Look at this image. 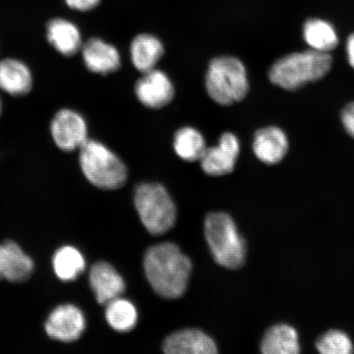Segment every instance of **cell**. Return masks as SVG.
<instances>
[{"instance_id": "6da1fadb", "label": "cell", "mask_w": 354, "mask_h": 354, "mask_svg": "<svg viewBox=\"0 0 354 354\" xmlns=\"http://www.w3.org/2000/svg\"><path fill=\"white\" fill-rule=\"evenodd\" d=\"M146 277L158 295L178 299L187 291L192 263L174 243L150 247L144 259Z\"/></svg>"}, {"instance_id": "7a4b0ae2", "label": "cell", "mask_w": 354, "mask_h": 354, "mask_svg": "<svg viewBox=\"0 0 354 354\" xmlns=\"http://www.w3.org/2000/svg\"><path fill=\"white\" fill-rule=\"evenodd\" d=\"M332 64L330 53L313 50L293 53L275 62L270 68L269 79L284 90L295 91L326 77Z\"/></svg>"}, {"instance_id": "3957f363", "label": "cell", "mask_w": 354, "mask_h": 354, "mask_svg": "<svg viewBox=\"0 0 354 354\" xmlns=\"http://www.w3.org/2000/svg\"><path fill=\"white\" fill-rule=\"evenodd\" d=\"M205 87L210 98L220 105L242 101L250 88L245 65L234 57H216L207 68Z\"/></svg>"}, {"instance_id": "277c9868", "label": "cell", "mask_w": 354, "mask_h": 354, "mask_svg": "<svg viewBox=\"0 0 354 354\" xmlns=\"http://www.w3.org/2000/svg\"><path fill=\"white\" fill-rule=\"evenodd\" d=\"M79 161L84 175L96 187L114 190L127 183L125 163L100 141L88 140L80 149Z\"/></svg>"}, {"instance_id": "5b68a950", "label": "cell", "mask_w": 354, "mask_h": 354, "mask_svg": "<svg viewBox=\"0 0 354 354\" xmlns=\"http://www.w3.org/2000/svg\"><path fill=\"white\" fill-rule=\"evenodd\" d=\"M205 234L216 263L227 269L242 267L245 262L246 243L231 216L221 212L207 215Z\"/></svg>"}, {"instance_id": "8992f818", "label": "cell", "mask_w": 354, "mask_h": 354, "mask_svg": "<svg viewBox=\"0 0 354 354\" xmlns=\"http://www.w3.org/2000/svg\"><path fill=\"white\" fill-rule=\"evenodd\" d=\"M134 203L141 223L153 236H161L174 227L176 207L165 187L142 183L135 190Z\"/></svg>"}, {"instance_id": "52a82bcc", "label": "cell", "mask_w": 354, "mask_h": 354, "mask_svg": "<svg viewBox=\"0 0 354 354\" xmlns=\"http://www.w3.org/2000/svg\"><path fill=\"white\" fill-rule=\"evenodd\" d=\"M50 132L55 145L64 152L81 149L88 140L85 119L73 109H62L55 114Z\"/></svg>"}, {"instance_id": "ba28073f", "label": "cell", "mask_w": 354, "mask_h": 354, "mask_svg": "<svg viewBox=\"0 0 354 354\" xmlns=\"http://www.w3.org/2000/svg\"><path fill=\"white\" fill-rule=\"evenodd\" d=\"M86 327V317L82 310L73 304H64L50 313L44 329L52 339L70 343L81 338Z\"/></svg>"}, {"instance_id": "9c48e42d", "label": "cell", "mask_w": 354, "mask_h": 354, "mask_svg": "<svg viewBox=\"0 0 354 354\" xmlns=\"http://www.w3.org/2000/svg\"><path fill=\"white\" fill-rule=\"evenodd\" d=\"M240 151V141L237 137L231 132L224 133L220 137L218 145L207 148L199 162L207 175H227L234 171Z\"/></svg>"}, {"instance_id": "30bf717a", "label": "cell", "mask_w": 354, "mask_h": 354, "mask_svg": "<svg viewBox=\"0 0 354 354\" xmlns=\"http://www.w3.org/2000/svg\"><path fill=\"white\" fill-rule=\"evenodd\" d=\"M137 99L145 107L161 109L169 104L175 95V88L167 75L154 68L143 73L135 86Z\"/></svg>"}, {"instance_id": "8fae6325", "label": "cell", "mask_w": 354, "mask_h": 354, "mask_svg": "<svg viewBox=\"0 0 354 354\" xmlns=\"http://www.w3.org/2000/svg\"><path fill=\"white\" fill-rule=\"evenodd\" d=\"M88 281L97 302L106 305L121 297L126 290L125 281L116 269L107 262H97L91 269Z\"/></svg>"}, {"instance_id": "7c38bea8", "label": "cell", "mask_w": 354, "mask_h": 354, "mask_svg": "<svg viewBox=\"0 0 354 354\" xmlns=\"http://www.w3.org/2000/svg\"><path fill=\"white\" fill-rule=\"evenodd\" d=\"M82 59L91 73L108 75L121 66V56L112 44L99 38H92L82 46Z\"/></svg>"}, {"instance_id": "4fadbf2b", "label": "cell", "mask_w": 354, "mask_h": 354, "mask_svg": "<svg viewBox=\"0 0 354 354\" xmlns=\"http://www.w3.org/2000/svg\"><path fill=\"white\" fill-rule=\"evenodd\" d=\"M163 351L167 354H214L218 348L210 336L197 329L174 332L163 343Z\"/></svg>"}, {"instance_id": "5bb4252c", "label": "cell", "mask_w": 354, "mask_h": 354, "mask_svg": "<svg viewBox=\"0 0 354 354\" xmlns=\"http://www.w3.org/2000/svg\"><path fill=\"white\" fill-rule=\"evenodd\" d=\"M34 263L16 243L0 245V280L24 282L32 276Z\"/></svg>"}, {"instance_id": "9a60e30c", "label": "cell", "mask_w": 354, "mask_h": 354, "mask_svg": "<svg viewBox=\"0 0 354 354\" xmlns=\"http://www.w3.org/2000/svg\"><path fill=\"white\" fill-rule=\"evenodd\" d=\"M289 149L286 133L277 127H268L257 131L253 150L256 157L266 165H277L285 158Z\"/></svg>"}, {"instance_id": "2e32d148", "label": "cell", "mask_w": 354, "mask_h": 354, "mask_svg": "<svg viewBox=\"0 0 354 354\" xmlns=\"http://www.w3.org/2000/svg\"><path fill=\"white\" fill-rule=\"evenodd\" d=\"M32 86V74L28 66L15 59L0 61V90L19 97L28 95Z\"/></svg>"}, {"instance_id": "e0dca14e", "label": "cell", "mask_w": 354, "mask_h": 354, "mask_svg": "<svg viewBox=\"0 0 354 354\" xmlns=\"http://www.w3.org/2000/svg\"><path fill=\"white\" fill-rule=\"evenodd\" d=\"M47 38L57 52L66 57L76 55L82 48L79 29L68 20L55 19L48 22Z\"/></svg>"}, {"instance_id": "ac0fdd59", "label": "cell", "mask_w": 354, "mask_h": 354, "mask_svg": "<svg viewBox=\"0 0 354 354\" xmlns=\"http://www.w3.org/2000/svg\"><path fill=\"white\" fill-rule=\"evenodd\" d=\"M130 53L133 65L144 73L156 68V65L165 55V47L153 35L140 34L133 39Z\"/></svg>"}, {"instance_id": "d6986e66", "label": "cell", "mask_w": 354, "mask_h": 354, "mask_svg": "<svg viewBox=\"0 0 354 354\" xmlns=\"http://www.w3.org/2000/svg\"><path fill=\"white\" fill-rule=\"evenodd\" d=\"M261 351L265 354H296L300 351L297 331L285 324L271 327L264 335Z\"/></svg>"}, {"instance_id": "ffe728a7", "label": "cell", "mask_w": 354, "mask_h": 354, "mask_svg": "<svg viewBox=\"0 0 354 354\" xmlns=\"http://www.w3.org/2000/svg\"><path fill=\"white\" fill-rule=\"evenodd\" d=\"M304 41L311 50L330 53L337 47L339 38L334 26L322 19H309L304 26Z\"/></svg>"}, {"instance_id": "44dd1931", "label": "cell", "mask_w": 354, "mask_h": 354, "mask_svg": "<svg viewBox=\"0 0 354 354\" xmlns=\"http://www.w3.org/2000/svg\"><path fill=\"white\" fill-rule=\"evenodd\" d=\"M53 267L57 278L63 281H72L85 271L86 260L76 248L64 246L56 252Z\"/></svg>"}, {"instance_id": "7402d4cb", "label": "cell", "mask_w": 354, "mask_h": 354, "mask_svg": "<svg viewBox=\"0 0 354 354\" xmlns=\"http://www.w3.org/2000/svg\"><path fill=\"white\" fill-rule=\"evenodd\" d=\"M174 148L178 157L187 162L201 160L207 149L205 137L196 128L185 127L176 132Z\"/></svg>"}, {"instance_id": "603a6c76", "label": "cell", "mask_w": 354, "mask_h": 354, "mask_svg": "<svg viewBox=\"0 0 354 354\" xmlns=\"http://www.w3.org/2000/svg\"><path fill=\"white\" fill-rule=\"evenodd\" d=\"M106 306V320L113 330L124 333L135 328L138 312L131 301L118 297L110 301Z\"/></svg>"}, {"instance_id": "cb8c5ba5", "label": "cell", "mask_w": 354, "mask_h": 354, "mask_svg": "<svg viewBox=\"0 0 354 354\" xmlns=\"http://www.w3.org/2000/svg\"><path fill=\"white\" fill-rule=\"evenodd\" d=\"M317 351L324 354H349L353 351L351 339L340 330H330L317 342Z\"/></svg>"}, {"instance_id": "d4e9b609", "label": "cell", "mask_w": 354, "mask_h": 354, "mask_svg": "<svg viewBox=\"0 0 354 354\" xmlns=\"http://www.w3.org/2000/svg\"><path fill=\"white\" fill-rule=\"evenodd\" d=\"M344 129L354 138V102L345 106L342 113Z\"/></svg>"}, {"instance_id": "484cf974", "label": "cell", "mask_w": 354, "mask_h": 354, "mask_svg": "<svg viewBox=\"0 0 354 354\" xmlns=\"http://www.w3.org/2000/svg\"><path fill=\"white\" fill-rule=\"evenodd\" d=\"M100 0H66V4L73 10L90 11L98 6Z\"/></svg>"}, {"instance_id": "4316f807", "label": "cell", "mask_w": 354, "mask_h": 354, "mask_svg": "<svg viewBox=\"0 0 354 354\" xmlns=\"http://www.w3.org/2000/svg\"><path fill=\"white\" fill-rule=\"evenodd\" d=\"M346 51L348 63L354 69V33L349 35L347 39Z\"/></svg>"}, {"instance_id": "83f0119b", "label": "cell", "mask_w": 354, "mask_h": 354, "mask_svg": "<svg viewBox=\"0 0 354 354\" xmlns=\"http://www.w3.org/2000/svg\"><path fill=\"white\" fill-rule=\"evenodd\" d=\"M2 112V104H1V100H0V115H1Z\"/></svg>"}]
</instances>
